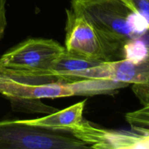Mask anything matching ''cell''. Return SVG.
<instances>
[{"label":"cell","mask_w":149,"mask_h":149,"mask_svg":"<svg viewBox=\"0 0 149 149\" xmlns=\"http://www.w3.org/2000/svg\"><path fill=\"white\" fill-rule=\"evenodd\" d=\"M85 104L86 100H83L63 110L59 111H56L54 113L44 117L17 121L20 123L46 129L70 130L71 128L77 126L82 121Z\"/></svg>","instance_id":"6"},{"label":"cell","mask_w":149,"mask_h":149,"mask_svg":"<svg viewBox=\"0 0 149 149\" xmlns=\"http://www.w3.org/2000/svg\"><path fill=\"white\" fill-rule=\"evenodd\" d=\"M122 1H125V3H126V0H122Z\"/></svg>","instance_id":"11"},{"label":"cell","mask_w":149,"mask_h":149,"mask_svg":"<svg viewBox=\"0 0 149 149\" xmlns=\"http://www.w3.org/2000/svg\"><path fill=\"white\" fill-rule=\"evenodd\" d=\"M65 52V47L53 39H29L2 55L0 66L15 71H49Z\"/></svg>","instance_id":"3"},{"label":"cell","mask_w":149,"mask_h":149,"mask_svg":"<svg viewBox=\"0 0 149 149\" xmlns=\"http://www.w3.org/2000/svg\"><path fill=\"white\" fill-rule=\"evenodd\" d=\"M100 63H101L97 61H89L71 55L65 52V53L59 59L55 61L50 71H53L57 76L71 79L68 77L69 74L93 68ZM71 79L74 81L73 79Z\"/></svg>","instance_id":"8"},{"label":"cell","mask_w":149,"mask_h":149,"mask_svg":"<svg viewBox=\"0 0 149 149\" xmlns=\"http://www.w3.org/2000/svg\"><path fill=\"white\" fill-rule=\"evenodd\" d=\"M90 146L69 130H51L20 123L0 121V149H81Z\"/></svg>","instance_id":"2"},{"label":"cell","mask_w":149,"mask_h":149,"mask_svg":"<svg viewBox=\"0 0 149 149\" xmlns=\"http://www.w3.org/2000/svg\"><path fill=\"white\" fill-rule=\"evenodd\" d=\"M74 79H104L124 84H143L149 81V58L135 63L127 59L103 62L88 69L69 74Z\"/></svg>","instance_id":"5"},{"label":"cell","mask_w":149,"mask_h":149,"mask_svg":"<svg viewBox=\"0 0 149 149\" xmlns=\"http://www.w3.org/2000/svg\"><path fill=\"white\" fill-rule=\"evenodd\" d=\"M132 90L143 105V108L129 112L125 118L132 131L147 130H149V81L132 84Z\"/></svg>","instance_id":"7"},{"label":"cell","mask_w":149,"mask_h":149,"mask_svg":"<svg viewBox=\"0 0 149 149\" xmlns=\"http://www.w3.org/2000/svg\"><path fill=\"white\" fill-rule=\"evenodd\" d=\"M126 4L142 15L149 24V0H126Z\"/></svg>","instance_id":"9"},{"label":"cell","mask_w":149,"mask_h":149,"mask_svg":"<svg viewBox=\"0 0 149 149\" xmlns=\"http://www.w3.org/2000/svg\"><path fill=\"white\" fill-rule=\"evenodd\" d=\"M66 53L89 61L107 62L100 38L91 23L71 9L66 10Z\"/></svg>","instance_id":"4"},{"label":"cell","mask_w":149,"mask_h":149,"mask_svg":"<svg viewBox=\"0 0 149 149\" xmlns=\"http://www.w3.org/2000/svg\"><path fill=\"white\" fill-rule=\"evenodd\" d=\"M6 2L7 0H0V42L4 37L7 26Z\"/></svg>","instance_id":"10"},{"label":"cell","mask_w":149,"mask_h":149,"mask_svg":"<svg viewBox=\"0 0 149 149\" xmlns=\"http://www.w3.org/2000/svg\"><path fill=\"white\" fill-rule=\"evenodd\" d=\"M71 10L94 27L107 62L123 59L124 46L138 38L131 26L134 10L122 0H72Z\"/></svg>","instance_id":"1"}]
</instances>
